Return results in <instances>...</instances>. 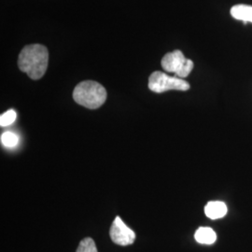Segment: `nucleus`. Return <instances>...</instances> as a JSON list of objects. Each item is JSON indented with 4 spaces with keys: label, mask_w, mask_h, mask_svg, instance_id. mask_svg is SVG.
<instances>
[{
    "label": "nucleus",
    "mask_w": 252,
    "mask_h": 252,
    "mask_svg": "<svg viewBox=\"0 0 252 252\" xmlns=\"http://www.w3.org/2000/svg\"><path fill=\"white\" fill-rule=\"evenodd\" d=\"M189 87V82L184 79L171 77L161 71L152 73L149 78V89L157 94L170 90L188 91Z\"/></svg>",
    "instance_id": "7ed1b4c3"
},
{
    "label": "nucleus",
    "mask_w": 252,
    "mask_h": 252,
    "mask_svg": "<svg viewBox=\"0 0 252 252\" xmlns=\"http://www.w3.org/2000/svg\"><path fill=\"white\" fill-rule=\"evenodd\" d=\"M194 238L198 243L212 245L216 242L217 235L213 229L209 227H200L194 234Z\"/></svg>",
    "instance_id": "6e6552de"
},
{
    "label": "nucleus",
    "mask_w": 252,
    "mask_h": 252,
    "mask_svg": "<svg viewBox=\"0 0 252 252\" xmlns=\"http://www.w3.org/2000/svg\"><path fill=\"white\" fill-rule=\"evenodd\" d=\"M17 117V114L16 112L13 110V109H9L7 112L3 113L1 116H0V126L2 127H5V126H9L10 125H12Z\"/></svg>",
    "instance_id": "9b49d317"
},
{
    "label": "nucleus",
    "mask_w": 252,
    "mask_h": 252,
    "mask_svg": "<svg viewBox=\"0 0 252 252\" xmlns=\"http://www.w3.org/2000/svg\"><path fill=\"white\" fill-rule=\"evenodd\" d=\"M19 138L17 135L11 132H5L1 135V143L7 148H12L18 144Z\"/></svg>",
    "instance_id": "9d476101"
},
{
    "label": "nucleus",
    "mask_w": 252,
    "mask_h": 252,
    "mask_svg": "<svg viewBox=\"0 0 252 252\" xmlns=\"http://www.w3.org/2000/svg\"><path fill=\"white\" fill-rule=\"evenodd\" d=\"M107 95L105 87L94 81H81L73 92L75 102L89 109L100 108L106 102Z\"/></svg>",
    "instance_id": "f03ea898"
},
{
    "label": "nucleus",
    "mask_w": 252,
    "mask_h": 252,
    "mask_svg": "<svg viewBox=\"0 0 252 252\" xmlns=\"http://www.w3.org/2000/svg\"><path fill=\"white\" fill-rule=\"evenodd\" d=\"M227 206L220 201H210L205 207V214L211 220L223 218L227 214Z\"/></svg>",
    "instance_id": "423d86ee"
},
{
    "label": "nucleus",
    "mask_w": 252,
    "mask_h": 252,
    "mask_svg": "<svg viewBox=\"0 0 252 252\" xmlns=\"http://www.w3.org/2000/svg\"><path fill=\"white\" fill-rule=\"evenodd\" d=\"M76 252H98L94 241L90 238H84L81 241Z\"/></svg>",
    "instance_id": "1a4fd4ad"
},
{
    "label": "nucleus",
    "mask_w": 252,
    "mask_h": 252,
    "mask_svg": "<svg viewBox=\"0 0 252 252\" xmlns=\"http://www.w3.org/2000/svg\"><path fill=\"white\" fill-rule=\"evenodd\" d=\"M49 52L41 44L27 45L19 54L18 66L21 71L27 73L30 79H41L47 70Z\"/></svg>",
    "instance_id": "f257e3e1"
},
{
    "label": "nucleus",
    "mask_w": 252,
    "mask_h": 252,
    "mask_svg": "<svg viewBox=\"0 0 252 252\" xmlns=\"http://www.w3.org/2000/svg\"><path fill=\"white\" fill-rule=\"evenodd\" d=\"M231 15L236 20L243 21L245 24L252 23V6L239 4L231 9Z\"/></svg>",
    "instance_id": "0eeeda50"
},
{
    "label": "nucleus",
    "mask_w": 252,
    "mask_h": 252,
    "mask_svg": "<svg viewBox=\"0 0 252 252\" xmlns=\"http://www.w3.org/2000/svg\"><path fill=\"white\" fill-rule=\"evenodd\" d=\"M109 235L114 243L124 247L132 245L135 240L134 231L128 228L120 217H116L112 222L109 230Z\"/></svg>",
    "instance_id": "39448f33"
},
{
    "label": "nucleus",
    "mask_w": 252,
    "mask_h": 252,
    "mask_svg": "<svg viewBox=\"0 0 252 252\" xmlns=\"http://www.w3.org/2000/svg\"><path fill=\"white\" fill-rule=\"evenodd\" d=\"M161 63L166 72L175 73L176 77L180 79L188 77L193 68V62L187 59L180 50L165 54Z\"/></svg>",
    "instance_id": "20e7f679"
}]
</instances>
